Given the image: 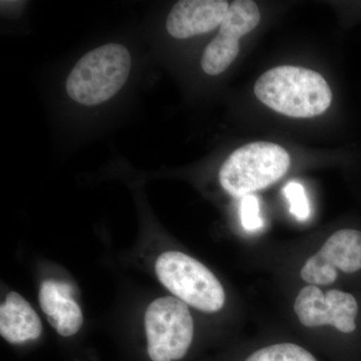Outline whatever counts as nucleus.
I'll use <instances>...</instances> for the list:
<instances>
[{
    "mask_svg": "<svg viewBox=\"0 0 361 361\" xmlns=\"http://www.w3.org/2000/svg\"><path fill=\"white\" fill-rule=\"evenodd\" d=\"M254 92L270 109L291 118L322 115L329 108L332 92L320 73L299 66H283L266 71Z\"/></svg>",
    "mask_w": 361,
    "mask_h": 361,
    "instance_id": "1",
    "label": "nucleus"
},
{
    "mask_svg": "<svg viewBox=\"0 0 361 361\" xmlns=\"http://www.w3.org/2000/svg\"><path fill=\"white\" fill-rule=\"evenodd\" d=\"M130 52L122 44H109L85 54L66 80L68 96L84 106L109 101L129 78Z\"/></svg>",
    "mask_w": 361,
    "mask_h": 361,
    "instance_id": "2",
    "label": "nucleus"
},
{
    "mask_svg": "<svg viewBox=\"0 0 361 361\" xmlns=\"http://www.w3.org/2000/svg\"><path fill=\"white\" fill-rule=\"evenodd\" d=\"M290 166L286 149L270 142H255L233 152L221 167L219 179L226 192L246 197L281 179Z\"/></svg>",
    "mask_w": 361,
    "mask_h": 361,
    "instance_id": "3",
    "label": "nucleus"
},
{
    "mask_svg": "<svg viewBox=\"0 0 361 361\" xmlns=\"http://www.w3.org/2000/svg\"><path fill=\"white\" fill-rule=\"evenodd\" d=\"M161 283L176 298L207 313L217 312L225 303L222 284L205 265L178 251L161 254L156 262Z\"/></svg>",
    "mask_w": 361,
    "mask_h": 361,
    "instance_id": "4",
    "label": "nucleus"
},
{
    "mask_svg": "<svg viewBox=\"0 0 361 361\" xmlns=\"http://www.w3.org/2000/svg\"><path fill=\"white\" fill-rule=\"evenodd\" d=\"M145 329L153 361L183 360L193 342V318L187 304L176 297H161L149 304Z\"/></svg>",
    "mask_w": 361,
    "mask_h": 361,
    "instance_id": "5",
    "label": "nucleus"
},
{
    "mask_svg": "<svg viewBox=\"0 0 361 361\" xmlns=\"http://www.w3.org/2000/svg\"><path fill=\"white\" fill-rule=\"evenodd\" d=\"M294 311L301 324L306 327L331 325L341 334L356 330L358 304L355 297L346 292L331 289L323 293L317 286L304 287L294 302Z\"/></svg>",
    "mask_w": 361,
    "mask_h": 361,
    "instance_id": "6",
    "label": "nucleus"
},
{
    "mask_svg": "<svg viewBox=\"0 0 361 361\" xmlns=\"http://www.w3.org/2000/svg\"><path fill=\"white\" fill-rule=\"evenodd\" d=\"M257 4L249 0H237L230 4L219 33L206 47L202 56L203 71L217 75L227 70L238 56L239 39L248 35L260 23Z\"/></svg>",
    "mask_w": 361,
    "mask_h": 361,
    "instance_id": "7",
    "label": "nucleus"
},
{
    "mask_svg": "<svg viewBox=\"0 0 361 361\" xmlns=\"http://www.w3.org/2000/svg\"><path fill=\"white\" fill-rule=\"evenodd\" d=\"M337 269L357 272L361 269V232L339 230L329 237L319 251L306 260L301 277L313 286L330 285L336 281Z\"/></svg>",
    "mask_w": 361,
    "mask_h": 361,
    "instance_id": "8",
    "label": "nucleus"
},
{
    "mask_svg": "<svg viewBox=\"0 0 361 361\" xmlns=\"http://www.w3.org/2000/svg\"><path fill=\"white\" fill-rule=\"evenodd\" d=\"M229 6L224 0H180L169 13L166 27L178 39L212 32L223 23Z\"/></svg>",
    "mask_w": 361,
    "mask_h": 361,
    "instance_id": "9",
    "label": "nucleus"
},
{
    "mask_svg": "<svg viewBox=\"0 0 361 361\" xmlns=\"http://www.w3.org/2000/svg\"><path fill=\"white\" fill-rule=\"evenodd\" d=\"M39 300L49 324L59 336H73L82 329L84 316L70 284L45 280L40 286Z\"/></svg>",
    "mask_w": 361,
    "mask_h": 361,
    "instance_id": "10",
    "label": "nucleus"
},
{
    "mask_svg": "<svg viewBox=\"0 0 361 361\" xmlns=\"http://www.w3.org/2000/svg\"><path fill=\"white\" fill-rule=\"evenodd\" d=\"M42 323L30 304L16 292L6 296L0 307V334L11 344L35 341L42 336Z\"/></svg>",
    "mask_w": 361,
    "mask_h": 361,
    "instance_id": "11",
    "label": "nucleus"
},
{
    "mask_svg": "<svg viewBox=\"0 0 361 361\" xmlns=\"http://www.w3.org/2000/svg\"><path fill=\"white\" fill-rule=\"evenodd\" d=\"M243 361H318L308 349L292 342H279L254 349Z\"/></svg>",
    "mask_w": 361,
    "mask_h": 361,
    "instance_id": "12",
    "label": "nucleus"
},
{
    "mask_svg": "<svg viewBox=\"0 0 361 361\" xmlns=\"http://www.w3.org/2000/svg\"><path fill=\"white\" fill-rule=\"evenodd\" d=\"M284 194L289 202V209L292 215L300 222L310 219L311 213L310 201L302 185L292 180L285 186Z\"/></svg>",
    "mask_w": 361,
    "mask_h": 361,
    "instance_id": "13",
    "label": "nucleus"
},
{
    "mask_svg": "<svg viewBox=\"0 0 361 361\" xmlns=\"http://www.w3.org/2000/svg\"><path fill=\"white\" fill-rule=\"evenodd\" d=\"M241 222L244 229L248 232H255L263 227V220L260 216V205L257 197L248 195L244 197L241 203Z\"/></svg>",
    "mask_w": 361,
    "mask_h": 361,
    "instance_id": "14",
    "label": "nucleus"
}]
</instances>
